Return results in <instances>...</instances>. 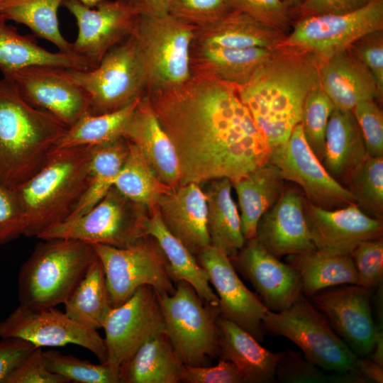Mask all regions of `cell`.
Instances as JSON below:
<instances>
[{"label":"cell","mask_w":383,"mask_h":383,"mask_svg":"<svg viewBox=\"0 0 383 383\" xmlns=\"http://www.w3.org/2000/svg\"><path fill=\"white\" fill-rule=\"evenodd\" d=\"M146 95L175 148L180 185L235 182L268 161L271 150L236 87L192 73L180 85Z\"/></svg>","instance_id":"6da1fadb"},{"label":"cell","mask_w":383,"mask_h":383,"mask_svg":"<svg viewBox=\"0 0 383 383\" xmlns=\"http://www.w3.org/2000/svg\"><path fill=\"white\" fill-rule=\"evenodd\" d=\"M319 65L313 55L281 46L236 88L270 150L285 143L300 123L307 96L320 86Z\"/></svg>","instance_id":"7a4b0ae2"},{"label":"cell","mask_w":383,"mask_h":383,"mask_svg":"<svg viewBox=\"0 0 383 383\" xmlns=\"http://www.w3.org/2000/svg\"><path fill=\"white\" fill-rule=\"evenodd\" d=\"M67 128L29 104L11 81L0 79V185L14 190L33 177Z\"/></svg>","instance_id":"3957f363"},{"label":"cell","mask_w":383,"mask_h":383,"mask_svg":"<svg viewBox=\"0 0 383 383\" xmlns=\"http://www.w3.org/2000/svg\"><path fill=\"white\" fill-rule=\"evenodd\" d=\"M91 148L55 150L33 177L14 189L27 219L24 236L37 238L72 213L88 184Z\"/></svg>","instance_id":"277c9868"},{"label":"cell","mask_w":383,"mask_h":383,"mask_svg":"<svg viewBox=\"0 0 383 383\" xmlns=\"http://www.w3.org/2000/svg\"><path fill=\"white\" fill-rule=\"evenodd\" d=\"M96 257L93 245L82 240H42L19 270V304L48 308L64 304Z\"/></svg>","instance_id":"5b68a950"},{"label":"cell","mask_w":383,"mask_h":383,"mask_svg":"<svg viewBox=\"0 0 383 383\" xmlns=\"http://www.w3.org/2000/svg\"><path fill=\"white\" fill-rule=\"evenodd\" d=\"M195 29L169 13L140 14L133 35L145 94L177 87L191 77Z\"/></svg>","instance_id":"8992f818"},{"label":"cell","mask_w":383,"mask_h":383,"mask_svg":"<svg viewBox=\"0 0 383 383\" xmlns=\"http://www.w3.org/2000/svg\"><path fill=\"white\" fill-rule=\"evenodd\" d=\"M157 296L165 333L184 365H211L218 357L219 306L204 301L184 281L176 283L172 294Z\"/></svg>","instance_id":"52a82bcc"},{"label":"cell","mask_w":383,"mask_h":383,"mask_svg":"<svg viewBox=\"0 0 383 383\" xmlns=\"http://www.w3.org/2000/svg\"><path fill=\"white\" fill-rule=\"evenodd\" d=\"M262 325L265 333L287 338L302 350L306 359L322 370H355L357 355L303 293L285 310H267Z\"/></svg>","instance_id":"ba28073f"},{"label":"cell","mask_w":383,"mask_h":383,"mask_svg":"<svg viewBox=\"0 0 383 383\" xmlns=\"http://www.w3.org/2000/svg\"><path fill=\"white\" fill-rule=\"evenodd\" d=\"M148 211L114 187L83 215L45 229L37 238H67L116 248L131 246L147 236Z\"/></svg>","instance_id":"9c48e42d"},{"label":"cell","mask_w":383,"mask_h":383,"mask_svg":"<svg viewBox=\"0 0 383 383\" xmlns=\"http://www.w3.org/2000/svg\"><path fill=\"white\" fill-rule=\"evenodd\" d=\"M67 72L85 94L91 114L118 111L145 94L133 35L109 50L95 67Z\"/></svg>","instance_id":"30bf717a"},{"label":"cell","mask_w":383,"mask_h":383,"mask_svg":"<svg viewBox=\"0 0 383 383\" xmlns=\"http://www.w3.org/2000/svg\"><path fill=\"white\" fill-rule=\"evenodd\" d=\"M91 245L103 265L113 308L143 285L152 287L158 294L175 292L166 257L152 236L148 235L126 248Z\"/></svg>","instance_id":"8fae6325"},{"label":"cell","mask_w":383,"mask_h":383,"mask_svg":"<svg viewBox=\"0 0 383 383\" xmlns=\"http://www.w3.org/2000/svg\"><path fill=\"white\" fill-rule=\"evenodd\" d=\"M383 29V0L342 14L298 19L282 46L308 53L320 62L348 50L358 39Z\"/></svg>","instance_id":"7c38bea8"},{"label":"cell","mask_w":383,"mask_h":383,"mask_svg":"<svg viewBox=\"0 0 383 383\" xmlns=\"http://www.w3.org/2000/svg\"><path fill=\"white\" fill-rule=\"evenodd\" d=\"M74 17L78 33L74 53L91 69L113 47L133 35L141 11L133 0H104L89 7L79 0L62 3Z\"/></svg>","instance_id":"4fadbf2b"},{"label":"cell","mask_w":383,"mask_h":383,"mask_svg":"<svg viewBox=\"0 0 383 383\" xmlns=\"http://www.w3.org/2000/svg\"><path fill=\"white\" fill-rule=\"evenodd\" d=\"M21 338L41 348L74 344L89 350L101 362L106 361L105 341L97 330L75 322L55 307L19 304L0 322V338Z\"/></svg>","instance_id":"5bb4252c"},{"label":"cell","mask_w":383,"mask_h":383,"mask_svg":"<svg viewBox=\"0 0 383 383\" xmlns=\"http://www.w3.org/2000/svg\"><path fill=\"white\" fill-rule=\"evenodd\" d=\"M106 362L116 372L150 338L165 331L157 292L143 285L109 313L103 328Z\"/></svg>","instance_id":"9a60e30c"},{"label":"cell","mask_w":383,"mask_h":383,"mask_svg":"<svg viewBox=\"0 0 383 383\" xmlns=\"http://www.w3.org/2000/svg\"><path fill=\"white\" fill-rule=\"evenodd\" d=\"M268 160L286 181L301 187L306 199L313 205L336 209L356 204L350 191L331 176L313 153L300 123L285 143L271 150Z\"/></svg>","instance_id":"2e32d148"},{"label":"cell","mask_w":383,"mask_h":383,"mask_svg":"<svg viewBox=\"0 0 383 383\" xmlns=\"http://www.w3.org/2000/svg\"><path fill=\"white\" fill-rule=\"evenodd\" d=\"M3 77L14 84L29 104L51 114L67 128L88 113L85 94L65 68L30 66Z\"/></svg>","instance_id":"e0dca14e"},{"label":"cell","mask_w":383,"mask_h":383,"mask_svg":"<svg viewBox=\"0 0 383 383\" xmlns=\"http://www.w3.org/2000/svg\"><path fill=\"white\" fill-rule=\"evenodd\" d=\"M372 290L357 284H343L324 289L311 296L332 328L360 357L371 353L379 331L372 315Z\"/></svg>","instance_id":"ac0fdd59"},{"label":"cell","mask_w":383,"mask_h":383,"mask_svg":"<svg viewBox=\"0 0 383 383\" xmlns=\"http://www.w3.org/2000/svg\"><path fill=\"white\" fill-rule=\"evenodd\" d=\"M196 257L215 288L220 316L246 331L257 341H263L265 332L262 321L268 309L257 294L243 283L230 258L211 245Z\"/></svg>","instance_id":"d6986e66"},{"label":"cell","mask_w":383,"mask_h":383,"mask_svg":"<svg viewBox=\"0 0 383 383\" xmlns=\"http://www.w3.org/2000/svg\"><path fill=\"white\" fill-rule=\"evenodd\" d=\"M230 260L236 272L251 283L270 311L285 310L302 293L297 271L268 252L255 238L245 240L241 249Z\"/></svg>","instance_id":"ffe728a7"},{"label":"cell","mask_w":383,"mask_h":383,"mask_svg":"<svg viewBox=\"0 0 383 383\" xmlns=\"http://www.w3.org/2000/svg\"><path fill=\"white\" fill-rule=\"evenodd\" d=\"M304 208L312 241L320 252L350 255L362 241L382 236V220L369 216L356 204L327 209L305 199Z\"/></svg>","instance_id":"44dd1931"},{"label":"cell","mask_w":383,"mask_h":383,"mask_svg":"<svg viewBox=\"0 0 383 383\" xmlns=\"http://www.w3.org/2000/svg\"><path fill=\"white\" fill-rule=\"evenodd\" d=\"M305 199L298 187L287 185L281 197L258 221L256 240L278 258L316 250L306 220Z\"/></svg>","instance_id":"7402d4cb"},{"label":"cell","mask_w":383,"mask_h":383,"mask_svg":"<svg viewBox=\"0 0 383 383\" xmlns=\"http://www.w3.org/2000/svg\"><path fill=\"white\" fill-rule=\"evenodd\" d=\"M123 137L141 152L156 177L175 188L181 184V174L175 148L165 131L146 94H143L123 133Z\"/></svg>","instance_id":"603a6c76"},{"label":"cell","mask_w":383,"mask_h":383,"mask_svg":"<svg viewBox=\"0 0 383 383\" xmlns=\"http://www.w3.org/2000/svg\"><path fill=\"white\" fill-rule=\"evenodd\" d=\"M157 207L165 226L196 257L211 245L207 203L199 184H181L163 194Z\"/></svg>","instance_id":"cb8c5ba5"},{"label":"cell","mask_w":383,"mask_h":383,"mask_svg":"<svg viewBox=\"0 0 383 383\" xmlns=\"http://www.w3.org/2000/svg\"><path fill=\"white\" fill-rule=\"evenodd\" d=\"M320 86L335 108L352 111L360 101L379 98L369 71L350 50L320 62Z\"/></svg>","instance_id":"d4e9b609"},{"label":"cell","mask_w":383,"mask_h":383,"mask_svg":"<svg viewBox=\"0 0 383 383\" xmlns=\"http://www.w3.org/2000/svg\"><path fill=\"white\" fill-rule=\"evenodd\" d=\"M285 39L283 31L252 16L233 10L216 21L194 30L192 45L226 48L276 49Z\"/></svg>","instance_id":"484cf974"},{"label":"cell","mask_w":383,"mask_h":383,"mask_svg":"<svg viewBox=\"0 0 383 383\" xmlns=\"http://www.w3.org/2000/svg\"><path fill=\"white\" fill-rule=\"evenodd\" d=\"M218 357L235 364L245 383L275 382L279 353H272L233 322L221 317L218 320Z\"/></svg>","instance_id":"4316f807"},{"label":"cell","mask_w":383,"mask_h":383,"mask_svg":"<svg viewBox=\"0 0 383 383\" xmlns=\"http://www.w3.org/2000/svg\"><path fill=\"white\" fill-rule=\"evenodd\" d=\"M274 49H245L192 45V73L207 76L236 88L247 84Z\"/></svg>","instance_id":"83f0119b"},{"label":"cell","mask_w":383,"mask_h":383,"mask_svg":"<svg viewBox=\"0 0 383 383\" xmlns=\"http://www.w3.org/2000/svg\"><path fill=\"white\" fill-rule=\"evenodd\" d=\"M279 168L269 160L232 182L238 196L241 228L245 240L255 238L262 216L281 197L287 187Z\"/></svg>","instance_id":"f1b7e54d"},{"label":"cell","mask_w":383,"mask_h":383,"mask_svg":"<svg viewBox=\"0 0 383 383\" xmlns=\"http://www.w3.org/2000/svg\"><path fill=\"white\" fill-rule=\"evenodd\" d=\"M146 234L154 238L167 261L172 280L189 283L205 302L218 305L217 294L210 286L206 270L189 250L165 226L157 205L148 211L145 220Z\"/></svg>","instance_id":"f546056e"},{"label":"cell","mask_w":383,"mask_h":383,"mask_svg":"<svg viewBox=\"0 0 383 383\" xmlns=\"http://www.w3.org/2000/svg\"><path fill=\"white\" fill-rule=\"evenodd\" d=\"M165 331L147 340L118 370L120 383H177L184 369Z\"/></svg>","instance_id":"4dcf8cb0"},{"label":"cell","mask_w":383,"mask_h":383,"mask_svg":"<svg viewBox=\"0 0 383 383\" xmlns=\"http://www.w3.org/2000/svg\"><path fill=\"white\" fill-rule=\"evenodd\" d=\"M367 156L363 138L352 111L334 107L326 132L321 160L323 167L336 181L345 184L351 172Z\"/></svg>","instance_id":"1f68e13d"},{"label":"cell","mask_w":383,"mask_h":383,"mask_svg":"<svg viewBox=\"0 0 383 383\" xmlns=\"http://www.w3.org/2000/svg\"><path fill=\"white\" fill-rule=\"evenodd\" d=\"M30 66L90 70L77 55L51 52L21 35L0 15V71L3 75Z\"/></svg>","instance_id":"d6a6232c"},{"label":"cell","mask_w":383,"mask_h":383,"mask_svg":"<svg viewBox=\"0 0 383 383\" xmlns=\"http://www.w3.org/2000/svg\"><path fill=\"white\" fill-rule=\"evenodd\" d=\"M210 182L204 193L207 203V230L211 245L231 258L245 242L240 213L232 196V182L228 178Z\"/></svg>","instance_id":"836d02e7"},{"label":"cell","mask_w":383,"mask_h":383,"mask_svg":"<svg viewBox=\"0 0 383 383\" xmlns=\"http://www.w3.org/2000/svg\"><path fill=\"white\" fill-rule=\"evenodd\" d=\"M286 262L297 271L302 293L309 297L324 289L356 284L357 282L350 255H332L314 250L287 255Z\"/></svg>","instance_id":"e575fe53"},{"label":"cell","mask_w":383,"mask_h":383,"mask_svg":"<svg viewBox=\"0 0 383 383\" xmlns=\"http://www.w3.org/2000/svg\"><path fill=\"white\" fill-rule=\"evenodd\" d=\"M64 304L65 313L75 322L94 330L103 328L113 306L97 255Z\"/></svg>","instance_id":"d590c367"},{"label":"cell","mask_w":383,"mask_h":383,"mask_svg":"<svg viewBox=\"0 0 383 383\" xmlns=\"http://www.w3.org/2000/svg\"><path fill=\"white\" fill-rule=\"evenodd\" d=\"M128 150V143L123 137L91 146L87 188L66 220L83 215L104 198L113 187Z\"/></svg>","instance_id":"8d00e7d4"},{"label":"cell","mask_w":383,"mask_h":383,"mask_svg":"<svg viewBox=\"0 0 383 383\" xmlns=\"http://www.w3.org/2000/svg\"><path fill=\"white\" fill-rule=\"evenodd\" d=\"M65 0H4L0 4V15L7 21L23 24L36 35L48 40L59 51L74 53L72 43L61 33L57 11Z\"/></svg>","instance_id":"74e56055"},{"label":"cell","mask_w":383,"mask_h":383,"mask_svg":"<svg viewBox=\"0 0 383 383\" xmlns=\"http://www.w3.org/2000/svg\"><path fill=\"white\" fill-rule=\"evenodd\" d=\"M140 97L116 111L96 115L85 113L67 129L58 141L55 150L96 145L123 137L127 122Z\"/></svg>","instance_id":"f35d334b"},{"label":"cell","mask_w":383,"mask_h":383,"mask_svg":"<svg viewBox=\"0 0 383 383\" xmlns=\"http://www.w3.org/2000/svg\"><path fill=\"white\" fill-rule=\"evenodd\" d=\"M128 143V153L113 187L149 211L157 205L160 197L172 188L156 177L140 150L134 144Z\"/></svg>","instance_id":"ab89813d"},{"label":"cell","mask_w":383,"mask_h":383,"mask_svg":"<svg viewBox=\"0 0 383 383\" xmlns=\"http://www.w3.org/2000/svg\"><path fill=\"white\" fill-rule=\"evenodd\" d=\"M345 184L365 213L383 219V157L367 155L351 172Z\"/></svg>","instance_id":"60d3db41"},{"label":"cell","mask_w":383,"mask_h":383,"mask_svg":"<svg viewBox=\"0 0 383 383\" xmlns=\"http://www.w3.org/2000/svg\"><path fill=\"white\" fill-rule=\"evenodd\" d=\"M275 379L284 383H362V378L354 371L326 374L321 368L300 353L287 350L279 353Z\"/></svg>","instance_id":"b9f144b4"},{"label":"cell","mask_w":383,"mask_h":383,"mask_svg":"<svg viewBox=\"0 0 383 383\" xmlns=\"http://www.w3.org/2000/svg\"><path fill=\"white\" fill-rule=\"evenodd\" d=\"M42 355L48 369L68 382L120 383L118 373L106 362L94 364L52 350L43 351Z\"/></svg>","instance_id":"7bdbcfd3"},{"label":"cell","mask_w":383,"mask_h":383,"mask_svg":"<svg viewBox=\"0 0 383 383\" xmlns=\"http://www.w3.org/2000/svg\"><path fill=\"white\" fill-rule=\"evenodd\" d=\"M334 105L321 86L315 88L304 104L300 124L304 137L321 162L325 149L326 132Z\"/></svg>","instance_id":"ee69618b"},{"label":"cell","mask_w":383,"mask_h":383,"mask_svg":"<svg viewBox=\"0 0 383 383\" xmlns=\"http://www.w3.org/2000/svg\"><path fill=\"white\" fill-rule=\"evenodd\" d=\"M350 255L357 271V285L372 291L382 286V236L362 241Z\"/></svg>","instance_id":"f6af8a7d"},{"label":"cell","mask_w":383,"mask_h":383,"mask_svg":"<svg viewBox=\"0 0 383 383\" xmlns=\"http://www.w3.org/2000/svg\"><path fill=\"white\" fill-rule=\"evenodd\" d=\"M233 11L228 0H171L169 13L196 28Z\"/></svg>","instance_id":"bcb514c9"},{"label":"cell","mask_w":383,"mask_h":383,"mask_svg":"<svg viewBox=\"0 0 383 383\" xmlns=\"http://www.w3.org/2000/svg\"><path fill=\"white\" fill-rule=\"evenodd\" d=\"M352 112L361 131L367 155L383 157V113L374 100L359 102Z\"/></svg>","instance_id":"7dc6e473"},{"label":"cell","mask_w":383,"mask_h":383,"mask_svg":"<svg viewBox=\"0 0 383 383\" xmlns=\"http://www.w3.org/2000/svg\"><path fill=\"white\" fill-rule=\"evenodd\" d=\"M232 10L284 32L292 22V12L281 0H228Z\"/></svg>","instance_id":"c3c4849f"},{"label":"cell","mask_w":383,"mask_h":383,"mask_svg":"<svg viewBox=\"0 0 383 383\" xmlns=\"http://www.w3.org/2000/svg\"><path fill=\"white\" fill-rule=\"evenodd\" d=\"M27 219L13 189L0 185V245L24 235Z\"/></svg>","instance_id":"681fc988"},{"label":"cell","mask_w":383,"mask_h":383,"mask_svg":"<svg viewBox=\"0 0 383 383\" xmlns=\"http://www.w3.org/2000/svg\"><path fill=\"white\" fill-rule=\"evenodd\" d=\"M353 55L369 70L380 94L383 93V32L365 35L349 48Z\"/></svg>","instance_id":"f907efd6"},{"label":"cell","mask_w":383,"mask_h":383,"mask_svg":"<svg viewBox=\"0 0 383 383\" xmlns=\"http://www.w3.org/2000/svg\"><path fill=\"white\" fill-rule=\"evenodd\" d=\"M182 382L187 383H245L243 375L229 360L219 359L215 366L184 367Z\"/></svg>","instance_id":"816d5d0a"},{"label":"cell","mask_w":383,"mask_h":383,"mask_svg":"<svg viewBox=\"0 0 383 383\" xmlns=\"http://www.w3.org/2000/svg\"><path fill=\"white\" fill-rule=\"evenodd\" d=\"M42 353L41 348L33 350L6 383H68L65 378L48 369Z\"/></svg>","instance_id":"f5cc1de1"},{"label":"cell","mask_w":383,"mask_h":383,"mask_svg":"<svg viewBox=\"0 0 383 383\" xmlns=\"http://www.w3.org/2000/svg\"><path fill=\"white\" fill-rule=\"evenodd\" d=\"M372 0H300L291 9L292 18L325 15L342 14L358 10Z\"/></svg>","instance_id":"db71d44e"},{"label":"cell","mask_w":383,"mask_h":383,"mask_svg":"<svg viewBox=\"0 0 383 383\" xmlns=\"http://www.w3.org/2000/svg\"><path fill=\"white\" fill-rule=\"evenodd\" d=\"M35 348L33 344L21 338H1L0 383H6L11 374Z\"/></svg>","instance_id":"11a10c76"},{"label":"cell","mask_w":383,"mask_h":383,"mask_svg":"<svg viewBox=\"0 0 383 383\" xmlns=\"http://www.w3.org/2000/svg\"><path fill=\"white\" fill-rule=\"evenodd\" d=\"M355 370L367 382H383V367L371 358L357 357Z\"/></svg>","instance_id":"9f6ffc18"},{"label":"cell","mask_w":383,"mask_h":383,"mask_svg":"<svg viewBox=\"0 0 383 383\" xmlns=\"http://www.w3.org/2000/svg\"><path fill=\"white\" fill-rule=\"evenodd\" d=\"M140 8L141 13L153 15H163L169 13L171 0H133Z\"/></svg>","instance_id":"6f0895ef"},{"label":"cell","mask_w":383,"mask_h":383,"mask_svg":"<svg viewBox=\"0 0 383 383\" xmlns=\"http://www.w3.org/2000/svg\"><path fill=\"white\" fill-rule=\"evenodd\" d=\"M370 358L375 362L383 367V333L382 330L378 331L374 345L371 352Z\"/></svg>","instance_id":"680465c9"},{"label":"cell","mask_w":383,"mask_h":383,"mask_svg":"<svg viewBox=\"0 0 383 383\" xmlns=\"http://www.w3.org/2000/svg\"><path fill=\"white\" fill-rule=\"evenodd\" d=\"M288 8L292 9L299 2L300 0H281Z\"/></svg>","instance_id":"91938a15"},{"label":"cell","mask_w":383,"mask_h":383,"mask_svg":"<svg viewBox=\"0 0 383 383\" xmlns=\"http://www.w3.org/2000/svg\"><path fill=\"white\" fill-rule=\"evenodd\" d=\"M79 1H81L82 3H84L85 5L89 7H94L99 2L104 0H79Z\"/></svg>","instance_id":"94428289"},{"label":"cell","mask_w":383,"mask_h":383,"mask_svg":"<svg viewBox=\"0 0 383 383\" xmlns=\"http://www.w3.org/2000/svg\"><path fill=\"white\" fill-rule=\"evenodd\" d=\"M4 0H0V4L2 3Z\"/></svg>","instance_id":"6125c7cd"}]
</instances>
